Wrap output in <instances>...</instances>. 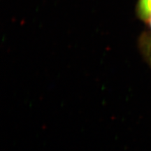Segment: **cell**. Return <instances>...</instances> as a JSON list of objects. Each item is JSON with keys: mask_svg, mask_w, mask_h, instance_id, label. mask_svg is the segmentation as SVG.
Wrapping results in <instances>:
<instances>
[{"mask_svg": "<svg viewBox=\"0 0 151 151\" xmlns=\"http://www.w3.org/2000/svg\"><path fill=\"white\" fill-rule=\"evenodd\" d=\"M139 13L141 18L148 20L151 17V0H139Z\"/></svg>", "mask_w": 151, "mask_h": 151, "instance_id": "obj_1", "label": "cell"}, {"mask_svg": "<svg viewBox=\"0 0 151 151\" xmlns=\"http://www.w3.org/2000/svg\"><path fill=\"white\" fill-rule=\"evenodd\" d=\"M149 20H150V27H151V17H150V18L149 19Z\"/></svg>", "mask_w": 151, "mask_h": 151, "instance_id": "obj_2", "label": "cell"}]
</instances>
